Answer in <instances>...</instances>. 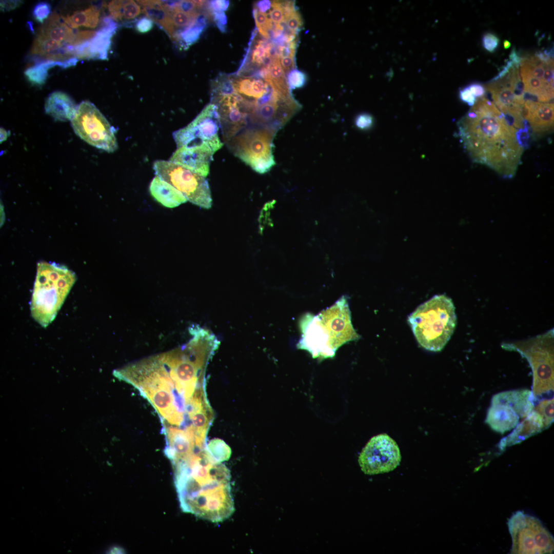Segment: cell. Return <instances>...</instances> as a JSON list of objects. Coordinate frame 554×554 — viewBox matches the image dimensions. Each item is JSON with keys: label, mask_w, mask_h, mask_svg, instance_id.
<instances>
[{"label": "cell", "mask_w": 554, "mask_h": 554, "mask_svg": "<svg viewBox=\"0 0 554 554\" xmlns=\"http://www.w3.org/2000/svg\"><path fill=\"white\" fill-rule=\"evenodd\" d=\"M108 8L110 17L116 22L133 19L142 12L138 3L133 1H113Z\"/></svg>", "instance_id": "cell-23"}, {"label": "cell", "mask_w": 554, "mask_h": 554, "mask_svg": "<svg viewBox=\"0 0 554 554\" xmlns=\"http://www.w3.org/2000/svg\"><path fill=\"white\" fill-rule=\"evenodd\" d=\"M500 39L499 37L493 33L486 32L482 36V44L484 48L487 51L494 52L499 46Z\"/></svg>", "instance_id": "cell-34"}, {"label": "cell", "mask_w": 554, "mask_h": 554, "mask_svg": "<svg viewBox=\"0 0 554 554\" xmlns=\"http://www.w3.org/2000/svg\"><path fill=\"white\" fill-rule=\"evenodd\" d=\"M276 132L247 127L226 143L230 151L255 172L264 174L275 165L272 151Z\"/></svg>", "instance_id": "cell-6"}, {"label": "cell", "mask_w": 554, "mask_h": 554, "mask_svg": "<svg viewBox=\"0 0 554 554\" xmlns=\"http://www.w3.org/2000/svg\"><path fill=\"white\" fill-rule=\"evenodd\" d=\"M117 29V23L110 16L104 18L102 27L90 40L89 49L91 58H108L111 39Z\"/></svg>", "instance_id": "cell-19"}, {"label": "cell", "mask_w": 554, "mask_h": 554, "mask_svg": "<svg viewBox=\"0 0 554 554\" xmlns=\"http://www.w3.org/2000/svg\"><path fill=\"white\" fill-rule=\"evenodd\" d=\"M459 97L462 102L471 107L475 104L477 100V98L471 92L468 86L460 89Z\"/></svg>", "instance_id": "cell-37"}, {"label": "cell", "mask_w": 554, "mask_h": 554, "mask_svg": "<svg viewBox=\"0 0 554 554\" xmlns=\"http://www.w3.org/2000/svg\"><path fill=\"white\" fill-rule=\"evenodd\" d=\"M100 13L98 8L93 6L84 10L76 11L71 15L62 17L64 22L72 29L81 26L94 28L98 23Z\"/></svg>", "instance_id": "cell-22"}, {"label": "cell", "mask_w": 554, "mask_h": 554, "mask_svg": "<svg viewBox=\"0 0 554 554\" xmlns=\"http://www.w3.org/2000/svg\"><path fill=\"white\" fill-rule=\"evenodd\" d=\"M51 9V6L48 3L39 2L33 9V17L37 22L44 23L49 17Z\"/></svg>", "instance_id": "cell-31"}, {"label": "cell", "mask_w": 554, "mask_h": 554, "mask_svg": "<svg viewBox=\"0 0 554 554\" xmlns=\"http://www.w3.org/2000/svg\"><path fill=\"white\" fill-rule=\"evenodd\" d=\"M149 189L151 196L166 207L174 208L188 201L174 187L157 175L151 181Z\"/></svg>", "instance_id": "cell-20"}, {"label": "cell", "mask_w": 554, "mask_h": 554, "mask_svg": "<svg viewBox=\"0 0 554 554\" xmlns=\"http://www.w3.org/2000/svg\"><path fill=\"white\" fill-rule=\"evenodd\" d=\"M401 454L397 442L386 433L371 438L358 458L361 470L373 475L393 471L400 464Z\"/></svg>", "instance_id": "cell-11"}, {"label": "cell", "mask_w": 554, "mask_h": 554, "mask_svg": "<svg viewBox=\"0 0 554 554\" xmlns=\"http://www.w3.org/2000/svg\"><path fill=\"white\" fill-rule=\"evenodd\" d=\"M206 26V16L201 14L193 24L180 33L174 41L182 48L187 49L199 39Z\"/></svg>", "instance_id": "cell-24"}, {"label": "cell", "mask_w": 554, "mask_h": 554, "mask_svg": "<svg viewBox=\"0 0 554 554\" xmlns=\"http://www.w3.org/2000/svg\"><path fill=\"white\" fill-rule=\"evenodd\" d=\"M513 66H514L513 65L512 63L509 60L507 61L506 65L503 66L498 74L490 81H496L503 78L509 72Z\"/></svg>", "instance_id": "cell-42"}, {"label": "cell", "mask_w": 554, "mask_h": 554, "mask_svg": "<svg viewBox=\"0 0 554 554\" xmlns=\"http://www.w3.org/2000/svg\"><path fill=\"white\" fill-rule=\"evenodd\" d=\"M23 3L21 1H1V10L8 11L19 7Z\"/></svg>", "instance_id": "cell-41"}, {"label": "cell", "mask_w": 554, "mask_h": 554, "mask_svg": "<svg viewBox=\"0 0 554 554\" xmlns=\"http://www.w3.org/2000/svg\"><path fill=\"white\" fill-rule=\"evenodd\" d=\"M271 7L272 9L269 12L271 22L275 24L285 23V14L282 1H272Z\"/></svg>", "instance_id": "cell-32"}, {"label": "cell", "mask_w": 554, "mask_h": 554, "mask_svg": "<svg viewBox=\"0 0 554 554\" xmlns=\"http://www.w3.org/2000/svg\"><path fill=\"white\" fill-rule=\"evenodd\" d=\"M9 135V132L8 133L7 131L5 129H4L3 128H1V143L3 142V141H5L7 139V138L8 136Z\"/></svg>", "instance_id": "cell-45"}, {"label": "cell", "mask_w": 554, "mask_h": 554, "mask_svg": "<svg viewBox=\"0 0 554 554\" xmlns=\"http://www.w3.org/2000/svg\"><path fill=\"white\" fill-rule=\"evenodd\" d=\"M208 13L209 15H212V17L220 30L222 31H225L226 25L227 24V17L224 11H213L209 12Z\"/></svg>", "instance_id": "cell-36"}, {"label": "cell", "mask_w": 554, "mask_h": 554, "mask_svg": "<svg viewBox=\"0 0 554 554\" xmlns=\"http://www.w3.org/2000/svg\"><path fill=\"white\" fill-rule=\"evenodd\" d=\"M280 58L281 66L285 75H287L290 71L295 69V56H287L281 57Z\"/></svg>", "instance_id": "cell-39"}, {"label": "cell", "mask_w": 554, "mask_h": 554, "mask_svg": "<svg viewBox=\"0 0 554 554\" xmlns=\"http://www.w3.org/2000/svg\"><path fill=\"white\" fill-rule=\"evenodd\" d=\"M457 318L452 300L437 295L420 305L408 322L419 344L426 350L440 351L450 339Z\"/></svg>", "instance_id": "cell-3"}, {"label": "cell", "mask_w": 554, "mask_h": 554, "mask_svg": "<svg viewBox=\"0 0 554 554\" xmlns=\"http://www.w3.org/2000/svg\"><path fill=\"white\" fill-rule=\"evenodd\" d=\"M76 280L75 274L66 266L45 262L37 264L30 310L42 327L54 320Z\"/></svg>", "instance_id": "cell-4"}, {"label": "cell", "mask_w": 554, "mask_h": 554, "mask_svg": "<svg viewBox=\"0 0 554 554\" xmlns=\"http://www.w3.org/2000/svg\"><path fill=\"white\" fill-rule=\"evenodd\" d=\"M504 49H508L510 47L511 43L508 40H505L503 42Z\"/></svg>", "instance_id": "cell-46"}, {"label": "cell", "mask_w": 554, "mask_h": 554, "mask_svg": "<svg viewBox=\"0 0 554 554\" xmlns=\"http://www.w3.org/2000/svg\"><path fill=\"white\" fill-rule=\"evenodd\" d=\"M512 539L511 553H551L553 538L538 518L522 511L514 513L507 522Z\"/></svg>", "instance_id": "cell-7"}, {"label": "cell", "mask_w": 554, "mask_h": 554, "mask_svg": "<svg viewBox=\"0 0 554 554\" xmlns=\"http://www.w3.org/2000/svg\"><path fill=\"white\" fill-rule=\"evenodd\" d=\"M77 106L67 94L60 91L50 93L45 103V112L56 121H71Z\"/></svg>", "instance_id": "cell-18"}, {"label": "cell", "mask_w": 554, "mask_h": 554, "mask_svg": "<svg viewBox=\"0 0 554 554\" xmlns=\"http://www.w3.org/2000/svg\"><path fill=\"white\" fill-rule=\"evenodd\" d=\"M374 120L372 116L367 113L358 114L354 119L355 126L360 130H367L372 128Z\"/></svg>", "instance_id": "cell-35"}, {"label": "cell", "mask_w": 554, "mask_h": 554, "mask_svg": "<svg viewBox=\"0 0 554 554\" xmlns=\"http://www.w3.org/2000/svg\"><path fill=\"white\" fill-rule=\"evenodd\" d=\"M256 29L260 35L266 39L271 37V31L273 27L272 22L266 13L259 11L255 8L253 10Z\"/></svg>", "instance_id": "cell-29"}, {"label": "cell", "mask_w": 554, "mask_h": 554, "mask_svg": "<svg viewBox=\"0 0 554 554\" xmlns=\"http://www.w3.org/2000/svg\"><path fill=\"white\" fill-rule=\"evenodd\" d=\"M458 136L471 161L513 177L525 149L519 131L485 96L458 122Z\"/></svg>", "instance_id": "cell-1"}, {"label": "cell", "mask_w": 554, "mask_h": 554, "mask_svg": "<svg viewBox=\"0 0 554 554\" xmlns=\"http://www.w3.org/2000/svg\"><path fill=\"white\" fill-rule=\"evenodd\" d=\"M71 122L76 134L89 145L109 153L117 150L114 128L93 103L82 102Z\"/></svg>", "instance_id": "cell-8"}, {"label": "cell", "mask_w": 554, "mask_h": 554, "mask_svg": "<svg viewBox=\"0 0 554 554\" xmlns=\"http://www.w3.org/2000/svg\"><path fill=\"white\" fill-rule=\"evenodd\" d=\"M280 60L277 58L273 61L264 80L280 93L290 95H291L290 90Z\"/></svg>", "instance_id": "cell-25"}, {"label": "cell", "mask_w": 554, "mask_h": 554, "mask_svg": "<svg viewBox=\"0 0 554 554\" xmlns=\"http://www.w3.org/2000/svg\"><path fill=\"white\" fill-rule=\"evenodd\" d=\"M513 429L510 434L501 440L498 445L500 451H503L507 447L520 443L544 430L541 416L533 410Z\"/></svg>", "instance_id": "cell-16"}, {"label": "cell", "mask_w": 554, "mask_h": 554, "mask_svg": "<svg viewBox=\"0 0 554 554\" xmlns=\"http://www.w3.org/2000/svg\"><path fill=\"white\" fill-rule=\"evenodd\" d=\"M207 448L211 456L217 462L228 460L230 457L231 451L230 447L221 439L211 440L207 445Z\"/></svg>", "instance_id": "cell-27"}, {"label": "cell", "mask_w": 554, "mask_h": 554, "mask_svg": "<svg viewBox=\"0 0 554 554\" xmlns=\"http://www.w3.org/2000/svg\"><path fill=\"white\" fill-rule=\"evenodd\" d=\"M271 7V2L270 1H261L257 3L256 4V9L259 11L265 13L267 10H269Z\"/></svg>", "instance_id": "cell-44"}, {"label": "cell", "mask_w": 554, "mask_h": 554, "mask_svg": "<svg viewBox=\"0 0 554 554\" xmlns=\"http://www.w3.org/2000/svg\"><path fill=\"white\" fill-rule=\"evenodd\" d=\"M284 23H286L288 31L296 34L302 27L303 21L299 12L295 10L287 16Z\"/></svg>", "instance_id": "cell-33"}, {"label": "cell", "mask_w": 554, "mask_h": 554, "mask_svg": "<svg viewBox=\"0 0 554 554\" xmlns=\"http://www.w3.org/2000/svg\"><path fill=\"white\" fill-rule=\"evenodd\" d=\"M536 401L532 391L520 389L494 394L491 398V404L507 405L512 408L519 418L524 419L533 410Z\"/></svg>", "instance_id": "cell-15"}, {"label": "cell", "mask_w": 554, "mask_h": 554, "mask_svg": "<svg viewBox=\"0 0 554 554\" xmlns=\"http://www.w3.org/2000/svg\"><path fill=\"white\" fill-rule=\"evenodd\" d=\"M56 65L62 67V65L58 62L37 60L33 66L28 68L25 71L24 74L31 84L35 85H42L47 80L49 69Z\"/></svg>", "instance_id": "cell-26"}, {"label": "cell", "mask_w": 554, "mask_h": 554, "mask_svg": "<svg viewBox=\"0 0 554 554\" xmlns=\"http://www.w3.org/2000/svg\"><path fill=\"white\" fill-rule=\"evenodd\" d=\"M153 168L156 175L174 187L190 202L205 209L211 207V191L205 177L169 161L156 160Z\"/></svg>", "instance_id": "cell-9"}, {"label": "cell", "mask_w": 554, "mask_h": 554, "mask_svg": "<svg viewBox=\"0 0 554 554\" xmlns=\"http://www.w3.org/2000/svg\"><path fill=\"white\" fill-rule=\"evenodd\" d=\"M522 114L527 123L530 134L539 136L553 130V103L525 101L522 107Z\"/></svg>", "instance_id": "cell-13"}, {"label": "cell", "mask_w": 554, "mask_h": 554, "mask_svg": "<svg viewBox=\"0 0 554 554\" xmlns=\"http://www.w3.org/2000/svg\"><path fill=\"white\" fill-rule=\"evenodd\" d=\"M553 405L554 400L552 398L542 400L534 407L533 410L542 418L544 429L549 428L553 422Z\"/></svg>", "instance_id": "cell-28"}, {"label": "cell", "mask_w": 554, "mask_h": 554, "mask_svg": "<svg viewBox=\"0 0 554 554\" xmlns=\"http://www.w3.org/2000/svg\"><path fill=\"white\" fill-rule=\"evenodd\" d=\"M220 129L216 107L210 103L188 125L173 132L172 136L177 148L203 146L215 153L223 146Z\"/></svg>", "instance_id": "cell-10"}, {"label": "cell", "mask_w": 554, "mask_h": 554, "mask_svg": "<svg viewBox=\"0 0 554 554\" xmlns=\"http://www.w3.org/2000/svg\"><path fill=\"white\" fill-rule=\"evenodd\" d=\"M509 61H510L513 65L517 68H519L521 63V57L519 55L518 52L516 51L515 47H513L510 54L509 55Z\"/></svg>", "instance_id": "cell-43"}, {"label": "cell", "mask_w": 554, "mask_h": 554, "mask_svg": "<svg viewBox=\"0 0 554 554\" xmlns=\"http://www.w3.org/2000/svg\"><path fill=\"white\" fill-rule=\"evenodd\" d=\"M153 27V22L147 17H143L139 19L135 24L136 30L141 33H146Z\"/></svg>", "instance_id": "cell-38"}, {"label": "cell", "mask_w": 554, "mask_h": 554, "mask_svg": "<svg viewBox=\"0 0 554 554\" xmlns=\"http://www.w3.org/2000/svg\"><path fill=\"white\" fill-rule=\"evenodd\" d=\"M554 333L551 329L526 340L503 343V349L515 351L526 359L532 373V392L538 397L553 390Z\"/></svg>", "instance_id": "cell-5"}, {"label": "cell", "mask_w": 554, "mask_h": 554, "mask_svg": "<svg viewBox=\"0 0 554 554\" xmlns=\"http://www.w3.org/2000/svg\"><path fill=\"white\" fill-rule=\"evenodd\" d=\"M286 78L290 90L303 87L307 81L306 73L296 69L290 71Z\"/></svg>", "instance_id": "cell-30"}, {"label": "cell", "mask_w": 554, "mask_h": 554, "mask_svg": "<svg viewBox=\"0 0 554 554\" xmlns=\"http://www.w3.org/2000/svg\"><path fill=\"white\" fill-rule=\"evenodd\" d=\"M214 153L206 147L183 146L177 148L169 161L206 177L209 173Z\"/></svg>", "instance_id": "cell-12"}, {"label": "cell", "mask_w": 554, "mask_h": 554, "mask_svg": "<svg viewBox=\"0 0 554 554\" xmlns=\"http://www.w3.org/2000/svg\"><path fill=\"white\" fill-rule=\"evenodd\" d=\"M302 337L297 347L308 351L313 358H333L339 347L357 340L360 335L354 329L346 296L314 315L307 313L300 321Z\"/></svg>", "instance_id": "cell-2"}, {"label": "cell", "mask_w": 554, "mask_h": 554, "mask_svg": "<svg viewBox=\"0 0 554 554\" xmlns=\"http://www.w3.org/2000/svg\"><path fill=\"white\" fill-rule=\"evenodd\" d=\"M471 92L475 97L481 98L484 96L486 93L485 87L481 83L473 82L468 86Z\"/></svg>", "instance_id": "cell-40"}, {"label": "cell", "mask_w": 554, "mask_h": 554, "mask_svg": "<svg viewBox=\"0 0 554 554\" xmlns=\"http://www.w3.org/2000/svg\"><path fill=\"white\" fill-rule=\"evenodd\" d=\"M485 422L493 430L504 434L518 424L519 417L507 405L491 404L487 412Z\"/></svg>", "instance_id": "cell-17"}, {"label": "cell", "mask_w": 554, "mask_h": 554, "mask_svg": "<svg viewBox=\"0 0 554 554\" xmlns=\"http://www.w3.org/2000/svg\"><path fill=\"white\" fill-rule=\"evenodd\" d=\"M63 20L54 12L43 23L38 33L59 42L75 46L91 39L96 33L91 31L76 32Z\"/></svg>", "instance_id": "cell-14"}, {"label": "cell", "mask_w": 554, "mask_h": 554, "mask_svg": "<svg viewBox=\"0 0 554 554\" xmlns=\"http://www.w3.org/2000/svg\"><path fill=\"white\" fill-rule=\"evenodd\" d=\"M137 3L143 6L142 12L161 27L173 39L175 32L170 11L164 7L162 1H137Z\"/></svg>", "instance_id": "cell-21"}]
</instances>
